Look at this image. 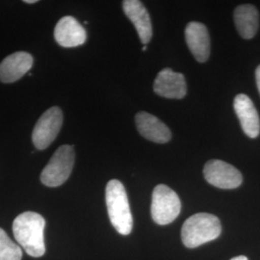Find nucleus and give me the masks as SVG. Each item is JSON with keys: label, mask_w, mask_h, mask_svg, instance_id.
I'll return each instance as SVG.
<instances>
[{"label": "nucleus", "mask_w": 260, "mask_h": 260, "mask_svg": "<svg viewBox=\"0 0 260 260\" xmlns=\"http://www.w3.org/2000/svg\"><path fill=\"white\" fill-rule=\"evenodd\" d=\"M45 229L44 217L32 211L19 214L13 223L15 239L33 257H41L46 252Z\"/></svg>", "instance_id": "1"}, {"label": "nucleus", "mask_w": 260, "mask_h": 260, "mask_svg": "<svg viewBox=\"0 0 260 260\" xmlns=\"http://www.w3.org/2000/svg\"><path fill=\"white\" fill-rule=\"evenodd\" d=\"M105 200L112 225L121 235H128L132 232L133 218L127 194L121 181L112 179L107 183Z\"/></svg>", "instance_id": "2"}, {"label": "nucleus", "mask_w": 260, "mask_h": 260, "mask_svg": "<svg viewBox=\"0 0 260 260\" xmlns=\"http://www.w3.org/2000/svg\"><path fill=\"white\" fill-rule=\"evenodd\" d=\"M221 233V222L215 215L198 213L188 218L183 223L181 239L185 247L194 249L217 239Z\"/></svg>", "instance_id": "3"}, {"label": "nucleus", "mask_w": 260, "mask_h": 260, "mask_svg": "<svg viewBox=\"0 0 260 260\" xmlns=\"http://www.w3.org/2000/svg\"><path fill=\"white\" fill-rule=\"evenodd\" d=\"M75 160L73 146L64 145L58 148L41 174V181L47 187L64 184L71 176Z\"/></svg>", "instance_id": "4"}, {"label": "nucleus", "mask_w": 260, "mask_h": 260, "mask_svg": "<svg viewBox=\"0 0 260 260\" xmlns=\"http://www.w3.org/2000/svg\"><path fill=\"white\" fill-rule=\"evenodd\" d=\"M180 200L174 190L164 184L154 188L150 210L155 223L160 225L173 223L180 213Z\"/></svg>", "instance_id": "5"}, {"label": "nucleus", "mask_w": 260, "mask_h": 260, "mask_svg": "<svg viewBox=\"0 0 260 260\" xmlns=\"http://www.w3.org/2000/svg\"><path fill=\"white\" fill-rule=\"evenodd\" d=\"M63 124L62 110L54 106L45 112L32 132V141L35 148L40 150L46 149L55 140Z\"/></svg>", "instance_id": "6"}, {"label": "nucleus", "mask_w": 260, "mask_h": 260, "mask_svg": "<svg viewBox=\"0 0 260 260\" xmlns=\"http://www.w3.org/2000/svg\"><path fill=\"white\" fill-rule=\"evenodd\" d=\"M205 180L221 189H235L241 185L242 174L236 168L219 159L209 160L204 168Z\"/></svg>", "instance_id": "7"}, {"label": "nucleus", "mask_w": 260, "mask_h": 260, "mask_svg": "<svg viewBox=\"0 0 260 260\" xmlns=\"http://www.w3.org/2000/svg\"><path fill=\"white\" fill-rule=\"evenodd\" d=\"M153 90L158 95L166 99H183L187 93L185 77L182 74L176 73L166 68L158 74L153 85Z\"/></svg>", "instance_id": "8"}, {"label": "nucleus", "mask_w": 260, "mask_h": 260, "mask_svg": "<svg viewBox=\"0 0 260 260\" xmlns=\"http://www.w3.org/2000/svg\"><path fill=\"white\" fill-rule=\"evenodd\" d=\"M187 46L196 60L205 63L210 55V37L205 24L191 21L185 28Z\"/></svg>", "instance_id": "9"}, {"label": "nucleus", "mask_w": 260, "mask_h": 260, "mask_svg": "<svg viewBox=\"0 0 260 260\" xmlns=\"http://www.w3.org/2000/svg\"><path fill=\"white\" fill-rule=\"evenodd\" d=\"M233 107L245 134L250 138H256L260 133L259 116L251 99L244 93L237 94Z\"/></svg>", "instance_id": "10"}, {"label": "nucleus", "mask_w": 260, "mask_h": 260, "mask_svg": "<svg viewBox=\"0 0 260 260\" xmlns=\"http://www.w3.org/2000/svg\"><path fill=\"white\" fill-rule=\"evenodd\" d=\"M135 122L140 134L153 143L165 144L172 138L167 125L148 112H139L135 116Z\"/></svg>", "instance_id": "11"}, {"label": "nucleus", "mask_w": 260, "mask_h": 260, "mask_svg": "<svg viewBox=\"0 0 260 260\" xmlns=\"http://www.w3.org/2000/svg\"><path fill=\"white\" fill-rule=\"evenodd\" d=\"M33 65V57L27 52L19 51L4 58L0 63V81L13 83L27 74Z\"/></svg>", "instance_id": "12"}, {"label": "nucleus", "mask_w": 260, "mask_h": 260, "mask_svg": "<svg viewBox=\"0 0 260 260\" xmlns=\"http://www.w3.org/2000/svg\"><path fill=\"white\" fill-rule=\"evenodd\" d=\"M54 38L61 47H79L86 42L87 33L77 19L68 16L62 18L56 24Z\"/></svg>", "instance_id": "13"}, {"label": "nucleus", "mask_w": 260, "mask_h": 260, "mask_svg": "<svg viewBox=\"0 0 260 260\" xmlns=\"http://www.w3.org/2000/svg\"><path fill=\"white\" fill-rule=\"evenodd\" d=\"M122 8L136 28L141 42L147 45L152 37V25L146 7L138 0H125L122 2Z\"/></svg>", "instance_id": "14"}, {"label": "nucleus", "mask_w": 260, "mask_h": 260, "mask_svg": "<svg viewBox=\"0 0 260 260\" xmlns=\"http://www.w3.org/2000/svg\"><path fill=\"white\" fill-rule=\"evenodd\" d=\"M234 22L242 38L251 39L255 36L259 26L258 11L251 4L240 5L234 11Z\"/></svg>", "instance_id": "15"}, {"label": "nucleus", "mask_w": 260, "mask_h": 260, "mask_svg": "<svg viewBox=\"0 0 260 260\" xmlns=\"http://www.w3.org/2000/svg\"><path fill=\"white\" fill-rule=\"evenodd\" d=\"M22 250L0 228V260H21Z\"/></svg>", "instance_id": "16"}, {"label": "nucleus", "mask_w": 260, "mask_h": 260, "mask_svg": "<svg viewBox=\"0 0 260 260\" xmlns=\"http://www.w3.org/2000/svg\"><path fill=\"white\" fill-rule=\"evenodd\" d=\"M255 79H256V85H257V88H258V92L260 93V65L256 68V71H255Z\"/></svg>", "instance_id": "17"}, {"label": "nucleus", "mask_w": 260, "mask_h": 260, "mask_svg": "<svg viewBox=\"0 0 260 260\" xmlns=\"http://www.w3.org/2000/svg\"><path fill=\"white\" fill-rule=\"evenodd\" d=\"M231 260H248V258L244 255H239V256H236V257H233Z\"/></svg>", "instance_id": "18"}, {"label": "nucleus", "mask_w": 260, "mask_h": 260, "mask_svg": "<svg viewBox=\"0 0 260 260\" xmlns=\"http://www.w3.org/2000/svg\"><path fill=\"white\" fill-rule=\"evenodd\" d=\"M24 2H25V3H29V4H32V3H36L38 1L37 0H25Z\"/></svg>", "instance_id": "19"}, {"label": "nucleus", "mask_w": 260, "mask_h": 260, "mask_svg": "<svg viewBox=\"0 0 260 260\" xmlns=\"http://www.w3.org/2000/svg\"><path fill=\"white\" fill-rule=\"evenodd\" d=\"M143 50H144V51H146V50H147V46H144V47H143Z\"/></svg>", "instance_id": "20"}]
</instances>
